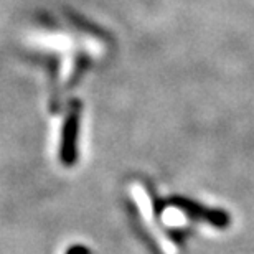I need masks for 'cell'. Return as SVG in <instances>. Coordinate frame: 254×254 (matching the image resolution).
Instances as JSON below:
<instances>
[{
  "label": "cell",
  "instance_id": "2",
  "mask_svg": "<svg viewBox=\"0 0 254 254\" xmlns=\"http://www.w3.org/2000/svg\"><path fill=\"white\" fill-rule=\"evenodd\" d=\"M66 254H89V251L83 246H74V248H71Z\"/></svg>",
  "mask_w": 254,
  "mask_h": 254
},
{
  "label": "cell",
  "instance_id": "1",
  "mask_svg": "<svg viewBox=\"0 0 254 254\" xmlns=\"http://www.w3.org/2000/svg\"><path fill=\"white\" fill-rule=\"evenodd\" d=\"M170 203L179 208V210L184 211L185 215L193 218V220L205 221L210 226L218 228V230H225V228L230 226V223H231V216L228 211L218 210V208L203 206V205H200V203L190 200V198L175 196V198H172Z\"/></svg>",
  "mask_w": 254,
  "mask_h": 254
}]
</instances>
